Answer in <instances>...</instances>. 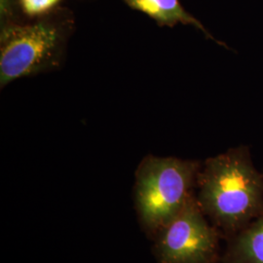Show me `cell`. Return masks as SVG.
<instances>
[{
	"label": "cell",
	"mask_w": 263,
	"mask_h": 263,
	"mask_svg": "<svg viewBox=\"0 0 263 263\" xmlns=\"http://www.w3.org/2000/svg\"><path fill=\"white\" fill-rule=\"evenodd\" d=\"M197 185L199 207L226 229L249 224L263 210V176L245 147L208 159Z\"/></svg>",
	"instance_id": "cell-1"
},
{
	"label": "cell",
	"mask_w": 263,
	"mask_h": 263,
	"mask_svg": "<svg viewBox=\"0 0 263 263\" xmlns=\"http://www.w3.org/2000/svg\"><path fill=\"white\" fill-rule=\"evenodd\" d=\"M201 165L197 161L149 155L136 172L135 201L141 223L159 231L193 197Z\"/></svg>",
	"instance_id": "cell-2"
},
{
	"label": "cell",
	"mask_w": 263,
	"mask_h": 263,
	"mask_svg": "<svg viewBox=\"0 0 263 263\" xmlns=\"http://www.w3.org/2000/svg\"><path fill=\"white\" fill-rule=\"evenodd\" d=\"M67 35L68 28L50 19L3 28L0 40L1 87L59 66Z\"/></svg>",
	"instance_id": "cell-3"
},
{
	"label": "cell",
	"mask_w": 263,
	"mask_h": 263,
	"mask_svg": "<svg viewBox=\"0 0 263 263\" xmlns=\"http://www.w3.org/2000/svg\"><path fill=\"white\" fill-rule=\"evenodd\" d=\"M204 215L192 197L160 229L155 246L160 263H210L214 259L217 238Z\"/></svg>",
	"instance_id": "cell-4"
},
{
	"label": "cell",
	"mask_w": 263,
	"mask_h": 263,
	"mask_svg": "<svg viewBox=\"0 0 263 263\" xmlns=\"http://www.w3.org/2000/svg\"><path fill=\"white\" fill-rule=\"evenodd\" d=\"M128 6L146 14L161 26L170 28L178 24L192 25L201 30L207 37L216 40L200 21L184 9L179 0H124Z\"/></svg>",
	"instance_id": "cell-5"
},
{
	"label": "cell",
	"mask_w": 263,
	"mask_h": 263,
	"mask_svg": "<svg viewBox=\"0 0 263 263\" xmlns=\"http://www.w3.org/2000/svg\"><path fill=\"white\" fill-rule=\"evenodd\" d=\"M226 263H263V210L229 246Z\"/></svg>",
	"instance_id": "cell-6"
},
{
	"label": "cell",
	"mask_w": 263,
	"mask_h": 263,
	"mask_svg": "<svg viewBox=\"0 0 263 263\" xmlns=\"http://www.w3.org/2000/svg\"><path fill=\"white\" fill-rule=\"evenodd\" d=\"M61 0H20L25 14L34 17L45 14L53 9Z\"/></svg>",
	"instance_id": "cell-7"
}]
</instances>
